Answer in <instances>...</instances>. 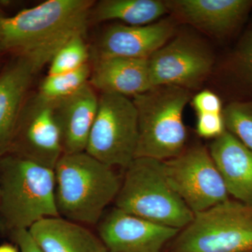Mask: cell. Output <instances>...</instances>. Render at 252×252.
<instances>
[{
	"label": "cell",
	"instance_id": "obj_18",
	"mask_svg": "<svg viewBox=\"0 0 252 252\" xmlns=\"http://www.w3.org/2000/svg\"><path fill=\"white\" fill-rule=\"evenodd\" d=\"M28 230L44 252H107L89 228L61 217L43 219Z\"/></svg>",
	"mask_w": 252,
	"mask_h": 252
},
{
	"label": "cell",
	"instance_id": "obj_3",
	"mask_svg": "<svg viewBox=\"0 0 252 252\" xmlns=\"http://www.w3.org/2000/svg\"><path fill=\"white\" fill-rule=\"evenodd\" d=\"M91 0H48L0 20V51L18 54L84 35Z\"/></svg>",
	"mask_w": 252,
	"mask_h": 252
},
{
	"label": "cell",
	"instance_id": "obj_23",
	"mask_svg": "<svg viewBox=\"0 0 252 252\" xmlns=\"http://www.w3.org/2000/svg\"><path fill=\"white\" fill-rule=\"evenodd\" d=\"M235 63L240 75L252 87V25L237 50Z\"/></svg>",
	"mask_w": 252,
	"mask_h": 252
},
{
	"label": "cell",
	"instance_id": "obj_1",
	"mask_svg": "<svg viewBox=\"0 0 252 252\" xmlns=\"http://www.w3.org/2000/svg\"><path fill=\"white\" fill-rule=\"evenodd\" d=\"M54 171L59 216L82 225L99 223L122 185L112 167L86 152L63 154Z\"/></svg>",
	"mask_w": 252,
	"mask_h": 252
},
{
	"label": "cell",
	"instance_id": "obj_6",
	"mask_svg": "<svg viewBox=\"0 0 252 252\" xmlns=\"http://www.w3.org/2000/svg\"><path fill=\"white\" fill-rule=\"evenodd\" d=\"M174 252H252V205L225 200L203 212L174 240Z\"/></svg>",
	"mask_w": 252,
	"mask_h": 252
},
{
	"label": "cell",
	"instance_id": "obj_16",
	"mask_svg": "<svg viewBox=\"0 0 252 252\" xmlns=\"http://www.w3.org/2000/svg\"><path fill=\"white\" fill-rule=\"evenodd\" d=\"M209 152L228 194L252 205V151L225 130L212 142Z\"/></svg>",
	"mask_w": 252,
	"mask_h": 252
},
{
	"label": "cell",
	"instance_id": "obj_9",
	"mask_svg": "<svg viewBox=\"0 0 252 252\" xmlns=\"http://www.w3.org/2000/svg\"><path fill=\"white\" fill-rule=\"evenodd\" d=\"M213 57L201 41L188 34L177 36L148 59L152 87L195 89L208 77Z\"/></svg>",
	"mask_w": 252,
	"mask_h": 252
},
{
	"label": "cell",
	"instance_id": "obj_28",
	"mask_svg": "<svg viewBox=\"0 0 252 252\" xmlns=\"http://www.w3.org/2000/svg\"><path fill=\"white\" fill-rule=\"evenodd\" d=\"M4 17L5 16H4V14H3L2 11L0 10V20L2 19V18Z\"/></svg>",
	"mask_w": 252,
	"mask_h": 252
},
{
	"label": "cell",
	"instance_id": "obj_7",
	"mask_svg": "<svg viewBox=\"0 0 252 252\" xmlns=\"http://www.w3.org/2000/svg\"><path fill=\"white\" fill-rule=\"evenodd\" d=\"M138 115L132 99L101 94L86 152L99 161L126 169L135 158Z\"/></svg>",
	"mask_w": 252,
	"mask_h": 252
},
{
	"label": "cell",
	"instance_id": "obj_8",
	"mask_svg": "<svg viewBox=\"0 0 252 252\" xmlns=\"http://www.w3.org/2000/svg\"><path fill=\"white\" fill-rule=\"evenodd\" d=\"M162 168L169 185L193 214L229 199L210 152L202 146L164 160Z\"/></svg>",
	"mask_w": 252,
	"mask_h": 252
},
{
	"label": "cell",
	"instance_id": "obj_11",
	"mask_svg": "<svg viewBox=\"0 0 252 252\" xmlns=\"http://www.w3.org/2000/svg\"><path fill=\"white\" fill-rule=\"evenodd\" d=\"M7 152L54 170L63 150L53 101L38 94L26 99Z\"/></svg>",
	"mask_w": 252,
	"mask_h": 252
},
{
	"label": "cell",
	"instance_id": "obj_27",
	"mask_svg": "<svg viewBox=\"0 0 252 252\" xmlns=\"http://www.w3.org/2000/svg\"><path fill=\"white\" fill-rule=\"evenodd\" d=\"M0 252H18L17 249L9 244L0 245Z\"/></svg>",
	"mask_w": 252,
	"mask_h": 252
},
{
	"label": "cell",
	"instance_id": "obj_24",
	"mask_svg": "<svg viewBox=\"0 0 252 252\" xmlns=\"http://www.w3.org/2000/svg\"><path fill=\"white\" fill-rule=\"evenodd\" d=\"M197 132L204 138L216 139L225 130L224 120L221 114H198Z\"/></svg>",
	"mask_w": 252,
	"mask_h": 252
},
{
	"label": "cell",
	"instance_id": "obj_21",
	"mask_svg": "<svg viewBox=\"0 0 252 252\" xmlns=\"http://www.w3.org/2000/svg\"><path fill=\"white\" fill-rule=\"evenodd\" d=\"M84 36H74L58 50L49 63V75L71 72L88 64L89 52Z\"/></svg>",
	"mask_w": 252,
	"mask_h": 252
},
{
	"label": "cell",
	"instance_id": "obj_17",
	"mask_svg": "<svg viewBox=\"0 0 252 252\" xmlns=\"http://www.w3.org/2000/svg\"><path fill=\"white\" fill-rule=\"evenodd\" d=\"M89 83L101 94L135 96L152 89L148 59H97Z\"/></svg>",
	"mask_w": 252,
	"mask_h": 252
},
{
	"label": "cell",
	"instance_id": "obj_20",
	"mask_svg": "<svg viewBox=\"0 0 252 252\" xmlns=\"http://www.w3.org/2000/svg\"><path fill=\"white\" fill-rule=\"evenodd\" d=\"M91 69L89 63L76 70L48 75L41 82L38 94L50 101L67 97L89 83Z\"/></svg>",
	"mask_w": 252,
	"mask_h": 252
},
{
	"label": "cell",
	"instance_id": "obj_14",
	"mask_svg": "<svg viewBox=\"0 0 252 252\" xmlns=\"http://www.w3.org/2000/svg\"><path fill=\"white\" fill-rule=\"evenodd\" d=\"M174 19L167 18L146 26L116 25L102 35L97 48L100 58L149 59L175 33Z\"/></svg>",
	"mask_w": 252,
	"mask_h": 252
},
{
	"label": "cell",
	"instance_id": "obj_13",
	"mask_svg": "<svg viewBox=\"0 0 252 252\" xmlns=\"http://www.w3.org/2000/svg\"><path fill=\"white\" fill-rule=\"evenodd\" d=\"M168 12L175 18L217 36L230 34L243 22L251 0H168Z\"/></svg>",
	"mask_w": 252,
	"mask_h": 252
},
{
	"label": "cell",
	"instance_id": "obj_2",
	"mask_svg": "<svg viewBox=\"0 0 252 252\" xmlns=\"http://www.w3.org/2000/svg\"><path fill=\"white\" fill-rule=\"evenodd\" d=\"M57 217L54 170L13 152L0 156V227L29 229Z\"/></svg>",
	"mask_w": 252,
	"mask_h": 252
},
{
	"label": "cell",
	"instance_id": "obj_10",
	"mask_svg": "<svg viewBox=\"0 0 252 252\" xmlns=\"http://www.w3.org/2000/svg\"><path fill=\"white\" fill-rule=\"evenodd\" d=\"M63 45L18 54L0 72V156L9 150L33 79Z\"/></svg>",
	"mask_w": 252,
	"mask_h": 252
},
{
	"label": "cell",
	"instance_id": "obj_25",
	"mask_svg": "<svg viewBox=\"0 0 252 252\" xmlns=\"http://www.w3.org/2000/svg\"><path fill=\"white\" fill-rule=\"evenodd\" d=\"M192 104L198 114H221V100L212 91L205 90L194 96Z\"/></svg>",
	"mask_w": 252,
	"mask_h": 252
},
{
	"label": "cell",
	"instance_id": "obj_15",
	"mask_svg": "<svg viewBox=\"0 0 252 252\" xmlns=\"http://www.w3.org/2000/svg\"><path fill=\"white\" fill-rule=\"evenodd\" d=\"M98 100L94 87L88 83L74 94L53 101L63 154L86 152Z\"/></svg>",
	"mask_w": 252,
	"mask_h": 252
},
{
	"label": "cell",
	"instance_id": "obj_4",
	"mask_svg": "<svg viewBox=\"0 0 252 252\" xmlns=\"http://www.w3.org/2000/svg\"><path fill=\"white\" fill-rule=\"evenodd\" d=\"M117 208L158 224L182 229L193 220V212L165 178L162 161L136 158L125 169Z\"/></svg>",
	"mask_w": 252,
	"mask_h": 252
},
{
	"label": "cell",
	"instance_id": "obj_5",
	"mask_svg": "<svg viewBox=\"0 0 252 252\" xmlns=\"http://www.w3.org/2000/svg\"><path fill=\"white\" fill-rule=\"evenodd\" d=\"M190 98L189 90L172 86H155L133 97L138 115L135 158L164 161L185 150L183 112Z\"/></svg>",
	"mask_w": 252,
	"mask_h": 252
},
{
	"label": "cell",
	"instance_id": "obj_19",
	"mask_svg": "<svg viewBox=\"0 0 252 252\" xmlns=\"http://www.w3.org/2000/svg\"><path fill=\"white\" fill-rule=\"evenodd\" d=\"M165 1L160 0H102L96 5L97 21L119 20L128 26L152 24L167 12Z\"/></svg>",
	"mask_w": 252,
	"mask_h": 252
},
{
	"label": "cell",
	"instance_id": "obj_26",
	"mask_svg": "<svg viewBox=\"0 0 252 252\" xmlns=\"http://www.w3.org/2000/svg\"><path fill=\"white\" fill-rule=\"evenodd\" d=\"M11 233L21 252H44L32 236L29 230L18 229Z\"/></svg>",
	"mask_w": 252,
	"mask_h": 252
},
{
	"label": "cell",
	"instance_id": "obj_12",
	"mask_svg": "<svg viewBox=\"0 0 252 252\" xmlns=\"http://www.w3.org/2000/svg\"><path fill=\"white\" fill-rule=\"evenodd\" d=\"M98 223L99 239L107 252H162L165 245L180 231L117 207Z\"/></svg>",
	"mask_w": 252,
	"mask_h": 252
},
{
	"label": "cell",
	"instance_id": "obj_22",
	"mask_svg": "<svg viewBox=\"0 0 252 252\" xmlns=\"http://www.w3.org/2000/svg\"><path fill=\"white\" fill-rule=\"evenodd\" d=\"M225 130L252 151V102H235L222 112Z\"/></svg>",
	"mask_w": 252,
	"mask_h": 252
}]
</instances>
